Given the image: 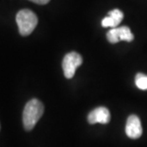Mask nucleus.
I'll use <instances>...</instances> for the list:
<instances>
[{
    "label": "nucleus",
    "mask_w": 147,
    "mask_h": 147,
    "mask_svg": "<svg viewBox=\"0 0 147 147\" xmlns=\"http://www.w3.org/2000/svg\"><path fill=\"white\" fill-rule=\"evenodd\" d=\"M44 112V106L38 99L28 101L23 110V125L26 131H31Z\"/></svg>",
    "instance_id": "1"
},
{
    "label": "nucleus",
    "mask_w": 147,
    "mask_h": 147,
    "mask_svg": "<svg viewBox=\"0 0 147 147\" xmlns=\"http://www.w3.org/2000/svg\"><path fill=\"white\" fill-rule=\"evenodd\" d=\"M16 21L19 32L22 36H28L34 31L38 24V17L29 9H22L17 12Z\"/></svg>",
    "instance_id": "2"
},
{
    "label": "nucleus",
    "mask_w": 147,
    "mask_h": 147,
    "mask_svg": "<svg viewBox=\"0 0 147 147\" xmlns=\"http://www.w3.org/2000/svg\"><path fill=\"white\" fill-rule=\"evenodd\" d=\"M83 62L82 57L79 53L72 52L67 53L62 61V69L64 75L66 79H72L74 76L75 70Z\"/></svg>",
    "instance_id": "3"
},
{
    "label": "nucleus",
    "mask_w": 147,
    "mask_h": 147,
    "mask_svg": "<svg viewBox=\"0 0 147 147\" xmlns=\"http://www.w3.org/2000/svg\"><path fill=\"white\" fill-rule=\"evenodd\" d=\"M106 38L110 43H116L120 40L131 42L134 38V36L128 27L122 26L119 28H112L107 32Z\"/></svg>",
    "instance_id": "4"
},
{
    "label": "nucleus",
    "mask_w": 147,
    "mask_h": 147,
    "mask_svg": "<svg viewBox=\"0 0 147 147\" xmlns=\"http://www.w3.org/2000/svg\"><path fill=\"white\" fill-rule=\"evenodd\" d=\"M125 131L127 137L131 139H138L142 134V127L140 119L135 115H131L127 120Z\"/></svg>",
    "instance_id": "5"
},
{
    "label": "nucleus",
    "mask_w": 147,
    "mask_h": 147,
    "mask_svg": "<svg viewBox=\"0 0 147 147\" xmlns=\"http://www.w3.org/2000/svg\"><path fill=\"white\" fill-rule=\"evenodd\" d=\"M88 121L90 124H95L97 123L106 124L110 121V111L105 107H97L90 112L88 116Z\"/></svg>",
    "instance_id": "6"
},
{
    "label": "nucleus",
    "mask_w": 147,
    "mask_h": 147,
    "mask_svg": "<svg viewBox=\"0 0 147 147\" xmlns=\"http://www.w3.org/2000/svg\"><path fill=\"white\" fill-rule=\"evenodd\" d=\"M123 18V13L119 9H114L108 13V16L105 17L101 21V26L103 27L115 28L121 23Z\"/></svg>",
    "instance_id": "7"
},
{
    "label": "nucleus",
    "mask_w": 147,
    "mask_h": 147,
    "mask_svg": "<svg viewBox=\"0 0 147 147\" xmlns=\"http://www.w3.org/2000/svg\"><path fill=\"white\" fill-rule=\"evenodd\" d=\"M135 83L139 89L147 90V75L138 73L135 78Z\"/></svg>",
    "instance_id": "8"
},
{
    "label": "nucleus",
    "mask_w": 147,
    "mask_h": 147,
    "mask_svg": "<svg viewBox=\"0 0 147 147\" xmlns=\"http://www.w3.org/2000/svg\"><path fill=\"white\" fill-rule=\"evenodd\" d=\"M30 2H33L34 3L37 4H40V5H44V4H47V3H49L50 0H29Z\"/></svg>",
    "instance_id": "9"
}]
</instances>
